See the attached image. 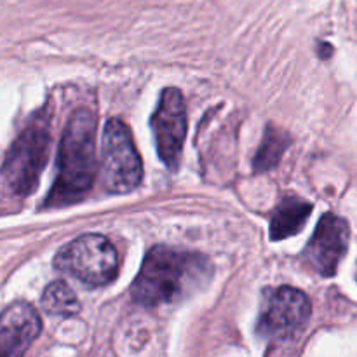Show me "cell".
<instances>
[{
  "label": "cell",
  "instance_id": "cell-1",
  "mask_svg": "<svg viewBox=\"0 0 357 357\" xmlns=\"http://www.w3.org/2000/svg\"><path fill=\"white\" fill-rule=\"evenodd\" d=\"M96 119L87 108H77L68 119L58 150V171L45 206L75 204L89 194L96 176Z\"/></svg>",
  "mask_w": 357,
  "mask_h": 357
},
{
  "label": "cell",
  "instance_id": "cell-2",
  "mask_svg": "<svg viewBox=\"0 0 357 357\" xmlns=\"http://www.w3.org/2000/svg\"><path fill=\"white\" fill-rule=\"evenodd\" d=\"M208 272V260L201 255L155 246L146 253L131 295L145 307L171 303L201 284Z\"/></svg>",
  "mask_w": 357,
  "mask_h": 357
},
{
  "label": "cell",
  "instance_id": "cell-3",
  "mask_svg": "<svg viewBox=\"0 0 357 357\" xmlns=\"http://www.w3.org/2000/svg\"><path fill=\"white\" fill-rule=\"evenodd\" d=\"M49 145V122L44 117L33 119L14 139L2 164V178L13 194L28 195L35 190L47 162Z\"/></svg>",
  "mask_w": 357,
  "mask_h": 357
},
{
  "label": "cell",
  "instance_id": "cell-4",
  "mask_svg": "<svg viewBox=\"0 0 357 357\" xmlns=\"http://www.w3.org/2000/svg\"><path fill=\"white\" fill-rule=\"evenodd\" d=\"M101 178L103 187L114 194L131 192L142 183V157L132 142L131 129L121 119H110L105 126Z\"/></svg>",
  "mask_w": 357,
  "mask_h": 357
},
{
  "label": "cell",
  "instance_id": "cell-5",
  "mask_svg": "<svg viewBox=\"0 0 357 357\" xmlns=\"http://www.w3.org/2000/svg\"><path fill=\"white\" fill-rule=\"evenodd\" d=\"M56 267L89 286H105L119 274V257L107 237L86 234L56 255Z\"/></svg>",
  "mask_w": 357,
  "mask_h": 357
},
{
  "label": "cell",
  "instance_id": "cell-6",
  "mask_svg": "<svg viewBox=\"0 0 357 357\" xmlns=\"http://www.w3.org/2000/svg\"><path fill=\"white\" fill-rule=\"evenodd\" d=\"M150 126L160 160L166 164L167 169H178L187 136V107L180 91L174 87L162 91Z\"/></svg>",
  "mask_w": 357,
  "mask_h": 357
},
{
  "label": "cell",
  "instance_id": "cell-7",
  "mask_svg": "<svg viewBox=\"0 0 357 357\" xmlns=\"http://www.w3.org/2000/svg\"><path fill=\"white\" fill-rule=\"evenodd\" d=\"M309 296L289 286H282L272 295L267 307L261 312L258 330L264 337L274 340H286L298 335L310 319Z\"/></svg>",
  "mask_w": 357,
  "mask_h": 357
},
{
  "label": "cell",
  "instance_id": "cell-8",
  "mask_svg": "<svg viewBox=\"0 0 357 357\" xmlns=\"http://www.w3.org/2000/svg\"><path fill=\"white\" fill-rule=\"evenodd\" d=\"M349 239V223L333 213H326L317 223L316 232L303 251V260L314 272L330 278L337 272L342 258L347 253Z\"/></svg>",
  "mask_w": 357,
  "mask_h": 357
},
{
  "label": "cell",
  "instance_id": "cell-9",
  "mask_svg": "<svg viewBox=\"0 0 357 357\" xmlns=\"http://www.w3.org/2000/svg\"><path fill=\"white\" fill-rule=\"evenodd\" d=\"M42 321L33 305L16 302L0 314V357L24 354L40 335Z\"/></svg>",
  "mask_w": 357,
  "mask_h": 357
},
{
  "label": "cell",
  "instance_id": "cell-10",
  "mask_svg": "<svg viewBox=\"0 0 357 357\" xmlns=\"http://www.w3.org/2000/svg\"><path fill=\"white\" fill-rule=\"evenodd\" d=\"M312 213V204L303 199L286 197L274 211L271 220V239L282 241L289 236H295L305 225L307 218Z\"/></svg>",
  "mask_w": 357,
  "mask_h": 357
},
{
  "label": "cell",
  "instance_id": "cell-11",
  "mask_svg": "<svg viewBox=\"0 0 357 357\" xmlns=\"http://www.w3.org/2000/svg\"><path fill=\"white\" fill-rule=\"evenodd\" d=\"M42 307L47 314L59 317L73 316L80 309L75 293L63 281H56L45 288L44 295H42Z\"/></svg>",
  "mask_w": 357,
  "mask_h": 357
},
{
  "label": "cell",
  "instance_id": "cell-12",
  "mask_svg": "<svg viewBox=\"0 0 357 357\" xmlns=\"http://www.w3.org/2000/svg\"><path fill=\"white\" fill-rule=\"evenodd\" d=\"M286 145H288V138L282 132L268 129L264 143H261L260 150H258L257 157H255V167L258 171H267L274 167L279 162V159H281Z\"/></svg>",
  "mask_w": 357,
  "mask_h": 357
}]
</instances>
